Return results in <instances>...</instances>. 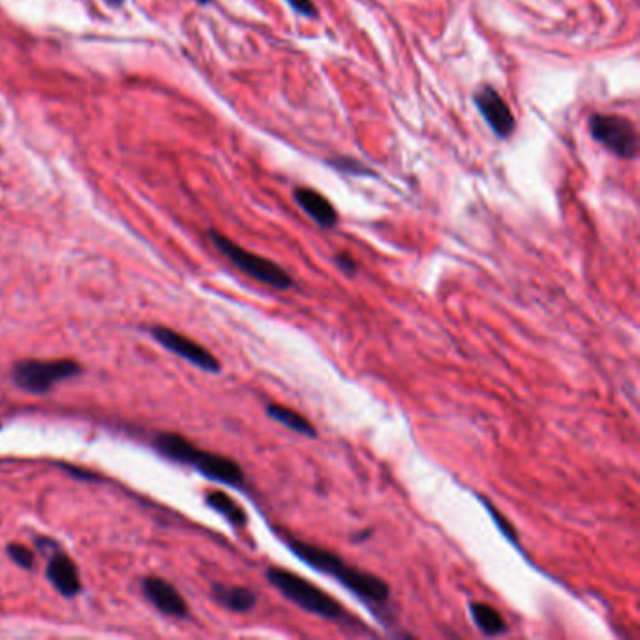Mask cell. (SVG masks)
Wrapping results in <instances>:
<instances>
[{"mask_svg":"<svg viewBox=\"0 0 640 640\" xmlns=\"http://www.w3.org/2000/svg\"><path fill=\"white\" fill-rule=\"evenodd\" d=\"M285 3L290 4V8L293 12L302 15V18H316V15H317V10H316L312 0H285Z\"/></svg>","mask_w":640,"mask_h":640,"instance_id":"19","label":"cell"},{"mask_svg":"<svg viewBox=\"0 0 640 640\" xmlns=\"http://www.w3.org/2000/svg\"><path fill=\"white\" fill-rule=\"evenodd\" d=\"M470 613L475 621L477 629L487 636H500L507 631V623L503 616L494 609V606L481 603V601H472L470 603Z\"/></svg>","mask_w":640,"mask_h":640,"instance_id":"14","label":"cell"},{"mask_svg":"<svg viewBox=\"0 0 640 640\" xmlns=\"http://www.w3.org/2000/svg\"><path fill=\"white\" fill-rule=\"evenodd\" d=\"M205 502L209 507H213L216 513H220L223 519H226L230 524L243 527L246 526V511L238 505L230 494L222 492V490H211L205 494Z\"/></svg>","mask_w":640,"mask_h":640,"instance_id":"15","label":"cell"},{"mask_svg":"<svg viewBox=\"0 0 640 640\" xmlns=\"http://www.w3.org/2000/svg\"><path fill=\"white\" fill-rule=\"evenodd\" d=\"M334 263H336V267L342 269L346 275H355L357 273V263L347 254H336L334 255Z\"/></svg>","mask_w":640,"mask_h":640,"instance_id":"20","label":"cell"},{"mask_svg":"<svg viewBox=\"0 0 640 640\" xmlns=\"http://www.w3.org/2000/svg\"><path fill=\"white\" fill-rule=\"evenodd\" d=\"M213 597L226 609L233 613H250L255 603H258V596L255 591L245 586H223L215 584L213 586Z\"/></svg>","mask_w":640,"mask_h":640,"instance_id":"12","label":"cell"},{"mask_svg":"<svg viewBox=\"0 0 640 640\" xmlns=\"http://www.w3.org/2000/svg\"><path fill=\"white\" fill-rule=\"evenodd\" d=\"M154 447L158 453H162L175 462L188 464V466L196 468L201 475L213 479L216 483L237 488L245 487V472L230 457L203 451L186 438L171 434V432L158 434L154 438Z\"/></svg>","mask_w":640,"mask_h":640,"instance_id":"2","label":"cell"},{"mask_svg":"<svg viewBox=\"0 0 640 640\" xmlns=\"http://www.w3.org/2000/svg\"><path fill=\"white\" fill-rule=\"evenodd\" d=\"M293 199L319 228L331 230L339 223V213H336L332 203L324 194H319V191L312 188H297L293 191Z\"/></svg>","mask_w":640,"mask_h":640,"instance_id":"11","label":"cell"},{"mask_svg":"<svg viewBox=\"0 0 640 640\" xmlns=\"http://www.w3.org/2000/svg\"><path fill=\"white\" fill-rule=\"evenodd\" d=\"M473 104L479 109V113L485 119L490 130L500 139H507L515 132V115L509 109L507 102L502 98V94L494 87H483L473 96Z\"/></svg>","mask_w":640,"mask_h":640,"instance_id":"8","label":"cell"},{"mask_svg":"<svg viewBox=\"0 0 640 640\" xmlns=\"http://www.w3.org/2000/svg\"><path fill=\"white\" fill-rule=\"evenodd\" d=\"M6 550H8V556L12 558V562L15 566H20V567H23L27 571H32L36 567V556L28 547L18 545V542H12V545H8Z\"/></svg>","mask_w":640,"mask_h":640,"instance_id":"16","label":"cell"},{"mask_svg":"<svg viewBox=\"0 0 640 640\" xmlns=\"http://www.w3.org/2000/svg\"><path fill=\"white\" fill-rule=\"evenodd\" d=\"M83 372L82 364L74 359H25L13 364L12 379L18 387L32 393L43 394L55 387V383L75 378Z\"/></svg>","mask_w":640,"mask_h":640,"instance_id":"5","label":"cell"},{"mask_svg":"<svg viewBox=\"0 0 640 640\" xmlns=\"http://www.w3.org/2000/svg\"><path fill=\"white\" fill-rule=\"evenodd\" d=\"M329 166H332L334 169H339L342 173H347V175H357V177H368V175H372V169H368L364 164H361L359 160L355 158H346V156H340V158H334V160H329L327 162Z\"/></svg>","mask_w":640,"mask_h":640,"instance_id":"17","label":"cell"},{"mask_svg":"<svg viewBox=\"0 0 640 640\" xmlns=\"http://www.w3.org/2000/svg\"><path fill=\"white\" fill-rule=\"evenodd\" d=\"M209 237H211L213 245L216 246V250L222 255H226V258L238 270H243L246 277L258 280L269 287H273V290H278V292H287L295 287L293 277L277 261L263 258V255H258V254L243 248L241 245L233 243L231 238H228L226 235H222L218 231H209Z\"/></svg>","mask_w":640,"mask_h":640,"instance_id":"4","label":"cell"},{"mask_svg":"<svg viewBox=\"0 0 640 640\" xmlns=\"http://www.w3.org/2000/svg\"><path fill=\"white\" fill-rule=\"evenodd\" d=\"M487 509H488V513L494 517V520H496V526H498L500 527V530H502V534L511 541V542H513V545H519V539H517V534H515V530H513V527H511V524L507 522V519H503L500 513H498V511H496L494 509V503H490V502H487Z\"/></svg>","mask_w":640,"mask_h":640,"instance_id":"18","label":"cell"},{"mask_svg":"<svg viewBox=\"0 0 640 640\" xmlns=\"http://www.w3.org/2000/svg\"><path fill=\"white\" fill-rule=\"evenodd\" d=\"M589 134L597 143L623 160H633L638 152V134L629 119L620 115L594 113L588 119Z\"/></svg>","mask_w":640,"mask_h":640,"instance_id":"6","label":"cell"},{"mask_svg":"<svg viewBox=\"0 0 640 640\" xmlns=\"http://www.w3.org/2000/svg\"><path fill=\"white\" fill-rule=\"evenodd\" d=\"M265 574L269 584L277 588L287 601L297 605L299 609L331 621H342L349 618L342 603L331 597L327 591L317 588L305 577H300V574L282 567H269Z\"/></svg>","mask_w":640,"mask_h":640,"instance_id":"3","label":"cell"},{"mask_svg":"<svg viewBox=\"0 0 640 640\" xmlns=\"http://www.w3.org/2000/svg\"><path fill=\"white\" fill-rule=\"evenodd\" d=\"M47 579L53 588L64 597H75L82 591V579H79L77 566L74 559L62 550H57L47 566Z\"/></svg>","mask_w":640,"mask_h":640,"instance_id":"10","label":"cell"},{"mask_svg":"<svg viewBox=\"0 0 640 640\" xmlns=\"http://www.w3.org/2000/svg\"><path fill=\"white\" fill-rule=\"evenodd\" d=\"M267 415L270 419L284 425L285 428H290L292 432H295V434H299V436L317 438L316 426L305 418V415H300L299 411H295L292 408L273 402V404H267Z\"/></svg>","mask_w":640,"mask_h":640,"instance_id":"13","label":"cell"},{"mask_svg":"<svg viewBox=\"0 0 640 640\" xmlns=\"http://www.w3.org/2000/svg\"><path fill=\"white\" fill-rule=\"evenodd\" d=\"M109 3H111V4H121L122 0H109Z\"/></svg>","mask_w":640,"mask_h":640,"instance_id":"22","label":"cell"},{"mask_svg":"<svg viewBox=\"0 0 640 640\" xmlns=\"http://www.w3.org/2000/svg\"><path fill=\"white\" fill-rule=\"evenodd\" d=\"M151 334L154 336V340L158 344H162L166 349L173 351L175 355H179L181 359L191 363L194 366H199L201 371L213 374L220 372L222 368L220 361L205 346L188 339V336L168 327H152Z\"/></svg>","mask_w":640,"mask_h":640,"instance_id":"7","label":"cell"},{"mask_svg":"<svg viewBox=\"0 0 640 640\" xmlns=\"http://www.w3.org/2000/svg\"><path fill=\"white\" fill-rule=\"evenodd\" d=\"M290 550L308 564L312 569L329 574L336 582H340L357 599L368 606H386L391 597V588L381 577L374 573H366L355 566H349L344 558L334 554L314 542L300 539H285Z\"/></svg>","mask_w":640,"mask_h":640,"instance_id":"1","label":"cell"},{"mask_svg":"<svg viewBox=\"0 0 640 640\" xmlns=\"http://www.w3.org/2000/svg\"><path fill=\"white\" fill-rule=\"evenodd\" d=\"M196 3H199V4H209L211 0H196Z\"/></svg>","mask_w":640,"mask_h":640,"instance_id":"21","label":"cell"},{"mask_svg":"<svg viewBox=\"0 0 640 640\" xmlns=\"http://www.w3.org/2000/svg\"><path fill=\"white\" fill-rule=\"evenodd\" d=\"M143 594L156 606V609L171 618H186L188 605L179 589L160 577H147L141 584Z\"/></svg>","mask_w":640,"mask_h":640,"instance_id":"9","label":"cell"}]
</instances>
